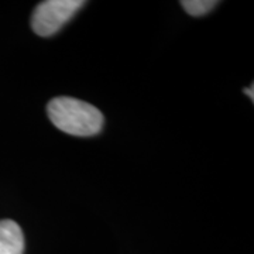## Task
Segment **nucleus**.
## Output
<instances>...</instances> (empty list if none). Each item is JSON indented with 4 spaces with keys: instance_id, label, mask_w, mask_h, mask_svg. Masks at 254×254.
Masks as SVG:
<instances>
[{
    "instance_id": "1",
    "label": "nucleus",
    "mask_w": 254,
    "mask_h": 254,
    "mask_svg": "<svg viewBox=\"0 0 254 254\" xmlns=\"http://www.w3.org/2000/svg\"><path fill=\"white\" fill-rule=\"evenodd\" d=\"M47 112L57 128L72 136H95L103 127V115L83 100L60 96L48 103Z\"/></svg>"
},
{
    "instance_id": "2",
    "label": "nucleus",
    "mask_w": 254,
    "mask_h": 254,
    "mask_svg": "<svg viewBox=\"0 0 254 254\" xmlns=\"http://www.w3.org/2000/svg\"><path fill=\"white\" fill-rule=\"evenodd\" d=\"M83 6V0H46L40 3L33 13V31L40 37L53 36Z\"/></svg>"
},
{
    "instance_id": "3",
    "label": "nucleus",
    "mask_w": 254,
    "mask_h": 254,
    "mask_svg": "<svg viewBox=\"0 0 254 254\" xmlns=\"http://www.w3.org/2000/svg\"><path fill=\"white\" fill-rule=\"evenodd\" d=\"M23 230L14 220H0V254H23Z\"/></svg>"
},
{
    "instance_id": "4",
    "label": "nucleus",
    "mask_w": 254,
    "mask_h": 254,
    "mask_svg": "<svg viewBox=\"0 0 254 254\" xmlns=\"http://www.w3.org/2000/svg\"><path fill=\"white\" fill-rule=\"evenodd\" d=\"M219 1H215V0H182L181 6L188 14L198 17L215 9Z\"/></svg>"
},
{
    "instance_id": "5",
    "label": "nucleus",
    "mask_w": 254,
    "mask_h": 254,
    "mask_svg": "<svg viewBox=\"0 0 254 254\" xmlns=\"http://www.w3.org/2000/svg\"><path fill=\"white\" fill-rule=\"evenodd\" d=\"M245 93L250 98V100H254V92H253V85L250 88H246Z\"/></svg>"
}]
</instances>
